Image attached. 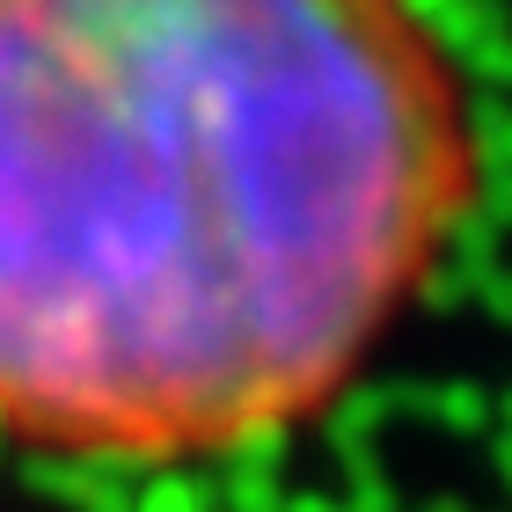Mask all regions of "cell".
Wrapping results in <instances>:
<instances>
[{"label": "cell", "instance_id": "6da1fadb", "mask_svg": "<svg viewBox=\"0 0 512 512\" xmlns=\"http://www.w3.org/2000/svg\"><path fill=\"white\" fill-rule=\"evenodd\" d=\"M483 191L388 0H0V439L213 461L315 425Z\"/></svg>", "mask_w": 512, "mask_h": 512}]
</instances>
